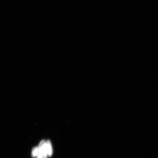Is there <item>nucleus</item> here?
Returning <instances> with one entry per match:
<instances>
[{
  "instance_id": "3",
  "label": "nucleus",
  "mask_w": 158,
  "mask_h": 158,
  "mask_svg": "<svg viewBox=\"0 0 158 158\" xmlns=\"http://www.w3.org/2000/svg\"><path fill=\"white\" fill-rule=\"evenodd\" d=\"M39 151L38 147H35L33 148L32 152H31V156L33 157L37 156L39 155Z\"/></svg>"
},
{
  "instance_id": "2",
  "label": "nucleus",
  "mask_w": 158,
  "mask_h": 158,
  "mask_svg": "<svg viewBox=\"0 0 158 158\" xmlns=\"http://www.w3.org/2000/svg\"><path fill=\"white\" fill-rule=\"evenodd\" d=\"M46 146L47 155L51 156L52 155L53 151L52 145L50 141H47L46 143Z\"/></svg>"
},
{
  "instance_id": "4",
  "label": "nucleus",
  "mask_w": 158,
  "mask_h": 158,
  "mask_svg": "<svg viewBox=\"0 0 158 158\" xmlns=\"http://www.w3.org/2000/svg\"><path fill=\"white\" fill-rule=\"evenodd\" d=\"M37 158H43L42 157H41V156H37Z\"/></svg>"
},
{
  "instance_id": "1",
  "label": "nucleus",
  "mask_w": 158,
  "mask_h": 158,
  "mask_svg": "<svg viewBox=\"0 0 158 158\" xmlns=\"http://www.w3.org/2000/svg\"><path fill=\"white\" fill-rule=\"evenodd\" d=\"M39 148V153L38 156L44 158H46L47 153L46 149V142L43 140L40 143Z\"/></svg>"
}]
</instances>
